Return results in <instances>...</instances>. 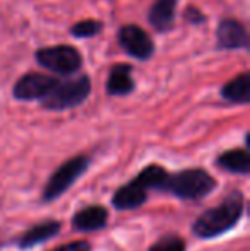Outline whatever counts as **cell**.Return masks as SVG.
<instances>
[{"label": "cell", "mask_w": 250, "mask_h": 251, "mask_svg": "<svg viewBox=\"0 0 250 251\" xmlns=\"http://www.w3.org/2000/svg\"><path fill=\"white\" fill-rule=\"evenodd\" d=\"M245 210V199L242 192H231L216 207L207 208L192 224V232L200 239H214L226 234L240 222Z\"/></svg>", "instance_id": "6da1fadb"}, {"label": "cell", "mask_w": 250, "mask_h": 251, "mask_svg": "<svg viewBox=\"0 0 250 251\" xmlns=\"http://www.w3.org/2000/svg\"><path fill=\"white\" fill-rule=\"evenodd\" d=\"M168 171L160 164H149L129 183L117 190L111 197V203L117 210H134L146 203L151 190H161Z\"/></svg>", "instance_id": "7a4b0ae2"}, {"label": "cell", "mask_w": 250, "mask_h": 251, "mask_svg": "<svg viewBox=\"0 0 250 251\" xmlns=\"http://www.w3.org/2000/svg\"><path fill=\"white\" fill-rule=\"evenodd\" d=\"M216 188V179L200 168H190L175 175L168 173L161 192H168L180 200H202Z\"/></svg>", "instance_id": "3957f363"}, {"label": "cell", "mask_w": 250, "mask_h": 251, "mask_svg": "<svg viewBox=\"0 0 250 251\" xmlns=\"http://www.w3.org/2000/svg\"><path fill=\"white\" fill-rule=\"evenodd\" d=\"M91 93V79L87 75L72 77L67 80H58L55 89L41 101V104L52 111H63L79 106L87 100Z\"/></svg>", "instance_id": "277c9868"}, {"label": "cell", "mask_w": 250, "mask_h": 251, "mask_svg": "<svg viewBox=\"0 0 250 251\" xmlns=\"http://www.w3.org/2000/svg\"><path fill=\"white\" fill-rule=\"evenodd\" d=\"M91 159L87 155H74V157L67 159L62 166L55 169V173L50 176L41 193V200L43 201H54L58 197H62L84 173L89 168Z\"/></svg>", "instance_id": "5b68a950"}, {"label": "cell", "mask_w": 250, "mask_h": 251, "mask_svg": "<svg viewBox=\"0 0 250 251\" xmlns=\"http://www.w3.org/2000/svg\"><path fill=\"white\" fill-rule=\"evenodd\" d=\"M36 60L43 69L58 74V75H72L83 67L81 53L69 45L41 48L36 53Z\"/></svg>", "instance_id": "8992f818"}, {"label": "cell", "mask_w": 250, "mask_h": 251, "mask_svg": "<svg viewBox=\"0 0 250 251\" xmlns=\"http://www.w3.org/2000/svg\"><path fill=\"white\" fill-rule=\"evenodd\" d=\"M57 84V77L41 72H29L16 82L14 98L19 101H43Z\"/></svg>", "instance_id": "52a82bcc"}, {"label": "cell", "mask_w": 250, "mask_h": 251, "mask_svg": "<svg viewBox=\"0 0 250 251\" xmlns=\"http://www.w3.org/2000/svg\"><path fill=\"white\" fill-rule=\"evenodd\" d=\"M118 41H120L122 48L134 58L147 60L154 51L151 36L136 24H129V26L122 27L118 33Z\"/></svg>", "instance_id": "ba28073f"}, {"label": "cell", "mask_w": 250, "mask_h": 251, "mask_svg": "<svg viewBox=\"0 0 250 251\" xmlns=\"http://www.w3.org/2000/svg\"><path fill=\"white\" fill-rule=\"evenodd\" d=\"M60 229H62V224L58 221H54V219H50V221H41V222H38V224L31 226L26 232H23V234L19 236L17 246H19V250H33V248H36V246L47 243L48 239L55 238V236L60 232Z\"/></svg>", "instance_id": "9c48e42d"}, {"label": "cell", "mask_w": 250, "mask_h": 251, "mask_svg": "<svg viewBox=\"0 0 250 251\" xmlns=\"http://www.w3.org/2000/svg\"><path fill=\"white\" fill-rule=\"evenodd\" d=\"M218 45L226 50H238V48H247L249 34L242 23L235 19H224L220 23L216 31Z\"/></svg>", "instance_id": "30bf717a"}, {"label": "cell", "mask_w": 250, "mask_h": 251, "mask_svg": "<svg viewBox=\"0 0 250 251\" xmlns=\"http://www.w3.org/2000/svg\"><path fill=\"white\" fill-rule=\"evenodd\" d=\"M108 224V210L103 205H87L76 212L72 217V226L76 231L93 232L100 231Z\"/></svg>", "instance_id": "8fae6325"}, {"label": "cell", "mask_w": 250, "mask_h": 251, "mask_svg": "<svg viewBox=\"0 0 250 251\" xmlns=\"http://www.w3.org/2000/svg\"><path fill=\"white\" fill-rule=\"evenodd\" d=\"M136 87L132 79V69L125 63H118L110 70L107 80V93L110 96H127Z\"/></svg>", "instance_id": "7c38bea8"}, {"label": "cell", "mask_w": 250, "mask_h": 251, "mask_svg": "<svg viewBox=\"0 0 250 251\" xmlns=\"http://www.w3.org/2000/svg\"><path fill=\"white\" fill-rule=\"evenodd\" d=\"M177 0H156L149 10V23L158 31H167L173 26Z\"/></svg>", "instance_id": "4fadbf2b"}, {"label": "cell", "mask_w": 250, "mask_h": 251, "mask_svg": "<svg viewBox=\"0 0 250 251\" xmlns=\"http://www.w3.org/2000/svg\"><path fill=\"white\" fill-rule=\"evenodd\" d=\"M218 166L233 175H249L250 171V157L247 149H231L226 151L218 157Z\"/></svg>", "instance_id": "5bb4252c"}, {"label": "cell", "mask_w": 250, "mask_h": 251, "mask_svg": "<svg viewBox=\"0 0 250 251\" xmlns=\"http://www.w3.org/2000/svg\"><path fill=\"white\" fill-rule=\"evenodd\" d=\"M221 96L226 101L237 102V104H245L250 98V80L249 74H240L235 79H231L226 86L221 89Z\"/></svg>", "instance_id": "9a60e30c"}, {"label": "cell", "mask_w": 250, "mask_h": 251, "mask_svg": "<svg viewBox=\"0 0 250 251\" xmlns=\"http://www.w3.org/2000/svg\"><path fill=\"white\" fill-rule=\"evenodd\" d=\"M147 251H187V243L177 234H168L160 238Z\"/></svg>", "instance_id": "2e32d148"}, {"label": "cell", "mask_w": 250, "mask_h": 251, "mask_svg": "<svg viewBox=\"0 0 250 251\" xmlns=\"http://www.w3.org/2000/svg\"><path fill=\"white\" fill-rule=\"evenodd\" d=\"M100 31H101V23L93 21V19H84V21H79L77 24H74L70 33L76 38H91L100 33Z\"/></svg>", "instance_id": "e0dca14e"}, {"label": "cell", "mask_w": 250, "mask_h": 251, "mask_svg": "<svg viewBox=\"0 0 250 251\" xmlns=\"http://www.w3.org/2000/svg\"><path fill=\"white\" fill-rule=\"evenodd\" d=\"M52 251H91V245L86 241V239H77V241L57 246V248H54Z\"/></svg>", "instance_id": "ac0fdd59"}, {"label": "cell", "mask_w": 250, "mask_h": 251, "mask_svg": "<svg viewBox=\"0 0 250 251\" xmlns=\"http://www.w3.org/2000/svg\"><path fill=\"white\" fill-rule=\"evenodd\" d=\"M185 14H187L190 23H202V21H204V16L197 9H194V7H189Z\"/></svg>", "instance_id": "d6986e66"}]
</instances>
